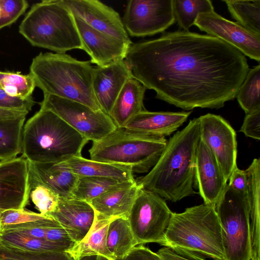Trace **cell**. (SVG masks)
<instances>
[{"mask_svg": "<svg viewBox=\"0 0 260 260\" xmlns=\"http://www.w3.org/2000/svg\"><path fill=\"white\" fill-rule=\"evenodd\" d=\"M121 260H162L156 252L152 251L144 245L135 247Z\"/></svg>", "mask_w": 260, "mask_h": 260, "instance_id": "cell-44", "label": "cell"}, {"mask_svg": "<svg viewBox=\"0 0 260 260\" xmlns=\"http://www.w3.org/2000/svg\"><path fill=\"white\" fill-rule=\"evenodd\" d=\"M159 244L189 260H224L222 231L215 206L203 203L172 212Z\"/></svg>", "mask_w": 260, "mask_h": 260, "instance_id": "cell-3", "label": "cell"}, {"mask_svg": "<svg viewBox=\"0 0 260 260\" xmlns=\"http://www.w3.org/2000/svg\"><path fill=\"white\" fill-rule=\"evenodd\" d=\"M0 88H1V86H0Z\"/></svg>", "mask_w": 260, "mask_h": 260, "instance_id": "cell-51", "label": "cell"}, {"mask_svg": "<svg viewBox=\"0 0 260 260\" xmlns=\"http://www.w3.org/2000/svg\"><path fill=\"white\" fill-rule=\"evenodd\" d=\"M19 32L32 46L56 53L82 50L74 16L60 0L33 5L21 21Z\"/></svg>", "mask_w": 260, "mask_h": 260, "instance_id": "cell-6", "label": "cell"}, {"mask_svg": "<svg viewBox=\"0 0 260 260\" xmlns=\"http://www.w3.org/2000/svg\"><path fill=\"white\" fill-rule=\"evenodd\" d=\"M0 86L9 95L27 99L32 96L36 85L30 73L0 71Z\"/></svg>", "mask_w": 260, "mask_h": 260, "instance_id": "cell-35", "label": "cell"}, {"mask_svg": "<svg viewBox=\"0 0 260 260\" xmlns=\"http://www.w3.org/2000/svg\"><path fill=\"white\" fill-rule=\"evenodd\" d=\"M27 112L7 110L0 108V120L11 119L21 116H26Z\"/></svg>", "mask_w": 260, "mask_h": 260, "instance_id": "cell-46", "label": "cell"}, {"mask_svg": "<svg viewBox=\"0 0 260 260\" xmlns=\"http://www.w3.org/2000/svg\"><path fill=\"white\" fill-rule=\"evenodd\" d=\"M125 60L133 77L157 99L185 110L223 107L236 98L249 70L234 47L183 30L132 43Z\"/></svg>", "mask_w": 260, "mask_h": 260, "instance_id": "cell-1", "label": "cell"}, {"mask_svg": "<svg viewBox=\"0 0 260 260\" xmlns=\"http://www.w3.org/2000/svg\"><path fill=\"white\" fill-rule=\"evenodd\" d=\"M41 180L60 198H72L78 176L54 164L28 161Z\"/></svg>", "mask_w": 260, "mask_h": 260, "instance_id": "cell-26", "label": "cell"}, {"mask_svg": "<svg viewBox=\"0 0 260 260\" xmlns=\"http://www.w3.org/2000/svg\"><path fill=\"white\" fill-rule=\"evenodd\" d=\"M2 224H1V223L0 222V233H1V231H2Z\"/></svg>", "mask_w": 260, "mask_h": 260, "instance_id": "cell-49", "label": "cell"}, {"mask_svg": "<svg viewBox=\"0 0 260 260\" xmlns=\"http://www.w3.org/2000/svg\"><path fill=\"white\" fill-rule=\"evenodd\" d=\"M133 77L125 59L106 67L94 68L92 89L101 109L109 115L126 82Z\"/></svg>", "mask_w": 260, "mask_h": 260, "instance_id": "cell-18", "label": "cell"}, {"mask_svg": "<svg viewBox=\"0 0 260 260\" xmlns=\"http://www.w3.org/2000/svg\"><path fill=\"white\" fill-rule=\"evenodd\" d=\"M49 216L66 231L74 243L81 241L89 230L94 221L95 211L87 202L59 197L56 210Z\"/></svg>", "mask_w": 260, "mask_h": 260, "instance_id": "cell-19", "label": "cell"}, {"mask_svg": "<svg viewBox=\"0 0 260 260\" xmlns=\"http://www.w3.org/2000/svg\"><path fill=\"white\" fill-rule=\"evenodd\" d=\"M115 219L103 216L95 212L89 230L80 241L74 243L65 251L72 260H81L91 256H100L107 260H116L107 245V235L110 222Z\"/></svg>", "mask_w": 260, "mask_h": 260, "instance_id": "cell-21", "label": "cell"}, {"mask_svg": "<svg viewBox=\"0 0 260 260\" xmlns=\"http://www.w3.org/2000/svg\"><path fill=\"white\" fill-rule=\"evenodd\" d=\"M0 246L27 251L65 252L70 247L62 244L22 235L14 232L0 233Z\"/></svg>", "mask_w": 260, "mask_h": 260, "instance_id": "cell-29", "label": "cell"}, {"mask_svg": "<svg viewBox=\"0 0 260 260\" xmlns=\"http://www.w3.org/2000/svg\"><path fill=\"white\" fill-rule=\"evenodd\" d=\"M146 89L134 77L126 82L109 115L117 127H124L134 116L145 110L143 100Z\"/></svg>", "mask_w": 260, "mask_h": 260, "instance_id": "cell-24", "label": "cell"}, {"mask_svg": "<svg viewBox=\"0 0 260 260\" xmlns=\"http://www.w3.org/2000/svg\"><path fill=\"white\" fill-rule=\"evenodd\" d=\"M25 117L0 120V160L14 158L21 152Z\"/></svg>", "mask_w": 260, "mask_h": 260, "instance_id": "cell-28", "label": "cell"}, {"mask_svg": "<svg viewBox=\"0 0 260 260\" xmlns=\"http://www.w3.org/2000/svg\"><path fill=\"white\" fill-rule=\"evenodd\" d=\"M0 252L19 260H72L66 252L27 251L2 246Z\"/></svg>", "mask_w": 260, "mask_h": 260, "instance_id": "cell-38", "label": "cell"}, {"mask_svg": "<svg viewBox=\"0 0 260 260\" xmlns=\"http://www.w3.org/2000/svg\"><path fill=\"white\" fill-rule=\"evenodd\" d=\"M191 112H150L143 110L134 116L124 128L147 136L165 138L176 131Z\"/></svg>", "mask_w": 260, "mask_h": 260, "instance_id": "cell-20", "label": "cell"}, {"mask_svg": "<svg viewBox=\"0 0 260 260\" xmlns=\"http://www.w3.org/2000/svg\"><path fill=\"white\" fill-rule=\"evenodd\" d=\"M200 140L199 121L196 118L168 140L156 165L146 175L135 179L137 184L172 202L197 193L193 189L194 170Z\"/></svg>", "mask_w": 260, "mask_h": 260, "instance_id": "cell-2", "label": "cell"}, {"mask_svg": "<svg viewBox=\"0 0 260 260\" xmlns=\"http://www.w3.org/2000/svg\"><path fill=\"white\" fill-rule=\"evenodd\" d=\"M28 163L22 155L0 161V215L29 203Z\"/></svg>", "mask_w": 260, "mask_h": 260, "instance_id": "cell-15", "label": "cell"}, {"mask_svg": "<svg viewBox=\"0 0 260 260\" xmlns=\"http://www.w3.org/2000/svg\"><path fill=\"white\" fill-rule=\"evenodd\" d=\"M107 245L116 260L123 258L138 245L127 218H117L110 222L107 232Z\"/></svg>", "mask_w": 260, "mask_h": 260, "instance_id": "cell-27", "label": "cell"}, {"mask_svg": "<svg viewBox=\"0 0 260 260\" xmlns=\"http://www.w3.org/2000/svg\"><path fill=\"white\" fill-rule=\"evenodd\" d=\"M1 8H0V16H1Z\"/></svg>", "mask_w": 260, "mask_h": 260, "instance_id": "cell-50", "label": "cell"}, {"mask_svg": "<svg viewBox=\"0 0 260 260\" xmlns=\"http://www.w3.org/2000/svg\"><path fill=\"white\" fill-rule=\"evenodd\" d=\"M227 181L214 156L200 139L196 150L194 187L204 203L215 206Z\"/></svg>", "mask_w": 260, "mask_h": 260, "instance_id": "cell-17", "label": "cell"}, {"mask_svg": "<svg viewBox=\"0 0 260 260\" xmlns=\"http://www.w3.org/2000/svg\"><path fill=\"white\" fill-rule=\"evenodd\" d=\"M260 65L249 70L236 98L246 114L260 109Z\"/></svg>", "mask_w": 260, "mask_h": 260, "instance_id": "cell-33", "label": "cell"}, {"mask_svg": "<svg viewBox=\"0 0 260 260\" xmlns=\"http://www.w3.org/2000/svg\"><path fill=\"white\" fill-rule=\"evenodd\" d=\"M172 213L164 198L140 187L127 216L138 245L149 243L159 244L163 240Z\"/></svg>", "mask_w": 260, "mask_h": 260, "instance_id": "cell-9", "label": "cell"}, {"mask_svg": "<svg viewBox=\"0 0 260 260\" xmlns=\"http://www.w3.org/2000/svg\"><path fill=\"white\" fill-rule=\"evenodd\" d=\"M72 15L92 28L129 45L133 43L119 14L97 0H60Z\"/></svg>", "mask_w": 260, "mask_h": 260, "instance_id": "cell-14", "label": "cell"}, {"mask_svg": "<svg viewBox=\"0 0 260 260\" xmlns=\"http://www.w3.org/2000/svg\"><path fill=\"white\" fill-rule=\"evenodd\" d=\"M140 187L136 181L122 182L89 203L97 213L108 218H127Z\"/></svg>", "mask_w": 260, "mask_h": 260, "instance_id": "cell-22", "label": "cell"}, {"mask_svg": "<svg viewBox=\"0 0 260 260\" xmlns=\"http://www.w3.org/2000/svg\"><path fill=\"white\" fill-rule=\"evenodd\" d=\"M232 17L244 27L260 34V0L223 1Z\"/></svg>", "mask_w": 260, "mask_h": 260, "instance_id": "cell-32", "label": "cell"}, {"mask_svg": "<svg viewBox=\"0 0 260 260\" xmlns=\"http://www.w3.org/2000/svg\"><path fill=\"white\" fill-rule=\"evenodd\" d=\"M81 260H107L100 256H91L84 258Z\"/></svg>", "mask_w": 260, "mask_h": 260, "instance_id": "cell-48", "label": "cell"}, {"mask_svg": "<svg viewBox=\"0 0 260 260\" xmlns=\"http://www.w3.org/2000/svg\"><path fill=\"white\" fill-rule=\"evenodd\" d=\"M48 217L49 216L27 210L25 208L9 209L1 214L0 222L2 226L18 224L35 221Z\"/></svg>", "mask_w": 260, "mask_h": 260, "instance_id": "cell-39", "label": "cell"}, {"mask_svg": "<svg viewBox=\"0 0 260 260\" xmlns=\"http://www.w3.org/2000/svg\"><path fill=\"white\" fill-rule=\"evenodd\" d=\"M94 69L90 61L79 60L66 53L47 52L40 53L32 59L29 73L44 94L76 101L100 110L92 89Z\"/></svg>", "mask_w": 260, "mask_h": 260, "instance_id": "cell-4", "label": "cell"}, {"mask_svg": "<svg viewBox=\"0 0 260 260\" xmlns=\"http://www.w3.org/2000/svg\"><path fill=\"white\" fill-rule=\"evenodd\" d=\"M0 260H19V259L0 252Z\"/></svg>", "mask_w": 260, "mask_h": 260, "instance_id": "cell-47", "label": "cell"}, {"mask_svg": "<svg viewBox=\"0 0 260 260\" xmlns=\"http://www.w3.org/2000/svg\"><path fill=\"white\" fill-rule=\"evenodd\" d=\"M28 7L25 0H0V30L14 23Z\"/></svg>", "mask_w": 260, "mask_h": 260, "instance_id": "cell-37", "label": "cell"}, {"mask_svg": "<svg viewBox=\"0 0 260 260\" xmlns=\"http://www.w3.org/2000/svg\"><path fill=\"white\" fill-rule=\"evenodd\" d=\"M122 182L125 181L108 177L78 176L72 196L73 198L89 203Z\"/></svg>", "mask_w": 260, "mask_h": 260, "instance_id": "cell-34", "label": "cell"}, {"mask_svg": "<svg viewBox=\"0 0 260 260\" xmlns=\"http://www.w3.org/2000/svg\"><path fill=\"white\" fill-rule=\"evenodd\" d=\"M173 0H130L122 22L128 35L137 37L162 32L175 22Z\"/></svg>", "mask_w": 260, "mask_h": 260, "instance_id": "cell-11", "label": "cell"}, {"mask_svg": "<svg viewBox=\"0 0 260 260\" xmlns=\"http://www.w3.org/2000/svg\"><path fill=\"white\" fill-rule=\"evenodd\" d=\"M200 139L212 153L225 179L237 167L236 133L220 115L208 113L198 118Z\"/></svg>", "mask_w": 260, "mask_h": 260, "instance_id": "cell-12", "label": "cell"}, {"mask_svg": "<svg viewBox=\"0 0 260 260\" xmlns=\"http://www.w3.org/2000/svg\"><path fill=\"white\" fill-rule=\"evenodd\" d=\"M82 50L97 67H106L125 59L131 45L98 31L74 16Z\"/></svg>", "mask_w": 260, "mask_h": 260, "instance_id": "cell-16", "label": "cell"}, {"mask_svg": "<svg viewBox=\"0 0 260 260\" xmlns=\"http://www.w3.org/2000/svg\"><path fill=\"white\" fill-rule=\"evenodd\" d=\"M215 208L222 231L224 260H251L247 196L233 190L227 184Z\"/></svg>", "mask_w": 260, "mask_h": 260, "instance_id": "cell-8", "label": "cell"}, {"mask_svg": "<svg viewBox=\"0 0 260 260\" xmlns=\"http://www.w3.org/2000/svg\"><path fill=\"white\" fill-rule=\"evenodd\" d=\"M194 25L201 31L222 40L243 55L259 62L260 34L228 20L214 11L199 14Z\"/></svg>", "mask_w": 260, "mask_h": 260, "instance_id": "cell-13", "label": "cell"}, {"mask_svg": "<svg viewBox=\"0 0 260 260\" xmlns=\"http://www.w3.org/2000/svg\"><path fill=\"white\" fill-rule=\"evenodd\" d=\"M172 6L175 21L185 31L194 25L199 14L214 11L210 0H173Z\"/></svg>", "mask_w": 260, "mask_h": 260, "instance_id": "cell-31", "label": "cell"}, {"mask_svg": "<svg viewBox=\"0 0 260 260\" xmlns=\"http://www.w3.org/2000/svg\"><path fill=\"white\" fill-rule=\"evenodd\" d=\"M41 108L50 110L88 141L97 142L117 128L110 116L76 101L44 94Z\"/></svg>", "mask_w": 260, "mask_h": 260, "instance_id": "cell-10", "label": "cell"}, {"mask_svg": "<svg viewBox=\"0 0 260 260\" xmlns=\"http://www.w3.org/2000/svg\"><path fill=\"white\" fill-rule=\"evenodd\" d=\"M89 141L52 111L40 108L24 125L22 156L34 164H58L81 151Z\"/></svg>", "mask_w": 260, "mask_h": 260, "instance_id": "cell-5", "label": "cell"}, {"mask_svg": "<svg viewBox=\"0 0 260 260\" xmlns=\"http://www.w3.org/2000/svg\"><path fill=\"white\" fill-rule=\"evenodd\" d=\"M156 253L162 260H189L178 255L170 248L165 247L159 249Z\"/></svg>", "mask_w": 260, "mask_h": 260, "instance_id": "cell-45", "label": "cell"}, {"mask_svg": "<svg viewBox=\"0 0 260 260\" xmlns=\"http://www.w3.org/2000/svg\"><path fill=\"white\" fill-rule=\"evenodd\" d=\"M250 218L251 260H260V159L254 158L246 170Z\"/></svg>", "mask_w": 260, "mask_h": 260, "instance_id": "cell-25", "label": "cell"}, {"mask_svg": "<svg viewBox=\"0 0 260 260\" xmlns=\"http://www.w3.org/2000/svg\"><path fill=\"white\" fill-rule=\"evenodd\" d=\"M28 163L29 198L41 214L49 216L56 210L59 197L41 180Z\"/></svg>", "mask_w": 260, "mask_h": 260, "instance_id": "cell-30", "label": "cell"}, {"mask_svg": "<svg viewBox=\"0 0 260 260\" xmlns=\"http://www.w3.org/2000/svg\"><path fill=\"white\" fill-rule=\"evenodd\" d=\"M58 223L50 217L24 223L2 226L1 232H14L26 236L45 239L47 230Z\"/></svg>", "mask_w": 260, "mask_h": 260, "instance_id": "cell-36", "label": "cell"}, {"mask_svg": "<svg viewBox=\"0 0 260 260\" xmlns=\"http://www.w3.org/2000/svg\"><path fill=\"white\" fill-rule=\"evenodd\" d=\"M168 140L117 127L101 140L92 142L90 159L128 166L133 173H148L162 154Z\"/></svg>", "mask_w": 260, "mask_h": 260, "instance_id": "cell-7", "label": "cell"}, {"mask_svg": "<svg viewBox=\"0 0 260 260\" xmlns=\"http://www.w3.org/2000/svg\"><path fill=\"white\" fill-rule=\"evenodd\" d=\"M45 239L51 242L66 245L70 247L74 244L68 233L58 223L47 230Z\"/></svg>", "mask_w": 260, "mask_h": 260, "instance_id": "cell-43", "label": "cell"}, {"mask_svg": "<svg viewBox=\"0 0 260 260\" xmlns=\"http://www.w3.org/2000/svg\"><path fill=\"white\" fill-rule=\"evenodd\" d=\"M54 164L77 176L108 177L121 181H135L130 166L97 161L86 159L82 155L74 156L63 162Z\"/></svg>", "mask_w": 260, "mask_h": 260, "instance_id": "cell-23", "label": "cell"}, {"mask_svg": "<svg viewBox=\"0 0 260 260\" xmlns=\"http://www.w3.org/2000/svg\"><path fill=\"white\" fill-rule=\"evenodd\" d=\"M228 180V185L234 190L247 196L248 176L246 170L236 167L232 172Z\"/></svg>", "mask_w": 260, "mask_h": 260, "instance_id": "cell-42", "label": "cell"}, {"mask_svg": "<svg viewBox=\"0 0 260 260\" xmlns=\"http://www.w3.org/2000/svg\"><path fill=\"white\" fill-rule=\"evenodd\" d=\"M35 102L32 96L21 99L8 95L0 88V108L29 112Z\"/></svg>", "mask_w": 260, "mask_h": 260, "instance_id": "cell-40", "label": "cell"}, {"mask_svg": "<svg viewBox=\"0 0 260 260\" xmlns=\"http://www.w3.org/2000/svg\"><path fill=\"white\" fill-rule=\"evenodd\" d=\"M240 132L248 137L260 139V109L246 114Z\"/></svg>", "mask_w": 260, "mask_h": 260, "instance_id": "cell-41", "label": "cell"}]
</instances>
